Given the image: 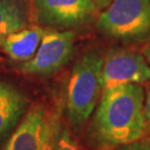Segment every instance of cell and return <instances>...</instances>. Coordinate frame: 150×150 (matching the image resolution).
Listing matches in <instances>:
<instances>
[{
  "instance_id": "5b68a950",
  "label": "cell",
  "mask_w": 150,
  "mask_h": 150,
  "mask_svg": "<svg viewBox=\"0 0 150 150\" xmlns=\"http://www.w3.org/2000/svg\"><path fill=\"white\" fill-rule=\"evenodd\" d=\"M75 33L70 30L48 29L37 52L31 59L23 61L19 70L26 75L48 76L64 67L74 54Z\"/></svg>"
},
{
  "instance_id": "7c38bea8",
  "label": "cell",
  "mask_w": 150,
  "mask_h": 150,
  "mask_svg": "<svg viewBox=\"0 0 150 150\" xmlns=\"http://www.w3.org/2000/svg\"><path fill=\"white\" fill-rule=\"evenodd\" d=\"M57 150H81L77 139L67 127L58 129Z\"/></svg>"
},
{
  "instance_id": "8fae6325",
  "label": "cell",
  "mask_w": 150,
  "mask_h": 150,
  "mask_svg": "<svg viewBox=\"0 0 150 150\" xmlns=\"http://www.w3.org/2000/svg\"><path fill=\"white\" fill-rule=\"evenodd\" d=\"M58 125L54 119L47 118L42 130V138L39 150H57Z\"/></svg>"
},
{
  "instance_id": "277c9868",
  "label": "cell",
  "mask_w": 150,
  "mask_h": 150,
  "mask_svg": "<svg viewBox=\"0 0 150 150\" xmlns=\"http://www.w3.org/2000/svg\"><path fill=\"white\" fill-rule=\"evenodd\" d=\"M95 0H32V16L42 27L67 30L82 27L97 16Z\"/></svg>"
},
{
  "instance_id": "7a4b0ae2",
  "label": "cell",
  "mask_w": 150,
  "mask_h": 150,
  "mask_svg": "<svg viewBox=\"0 0 150 150\" xmlns=\"http://www.w3.org/2000/svg\"><path fill=\"white\" fill-rule=\"evenodd\" d=\"M103 58L87 52L75 64L67 88L66 111L71 126L80 128L95 112L102 93Z\"/></svg>"
},
{
  "instance_id": "4fadbf2b",
  "label": "cell",
  "mask_w": 150,
  "mask_h": 150,
  "mask_svg": "<svg viewBox=\"0 0 150 150\" xmlns=\"http://www.w3.org/2000/svg\"><path fill=\"white\" fill-rule=\"evenodd\" d=\"M110 150H150V137H144L134 142L118 146Z\"/></svg>"
},
{
  "instance_id": "9a60e30c",
  "label": "cell",
  "mask_w": 150,
  "mask_h": 150,
  "mask_svg": "<svg viewBox=\"0 0 150 150\" xmlns=\"http://www.w3.org/2000/svg\"><path fill=\"white\" fill-rule=\"evenodd\" d=\"M142 54L145 56V58L147 59L148 64H150V37H149V39L147 40L145 47L142 49Z\"/></svg>"
},
{
  "instance_id": "3957f363",
  "label": "cell",
  "mask_w": 150,
  "mask_h": 150,
  "mask_svg": "<svg viewBox=\"0 0 150 150\" xmlns=\"http://www.w3.org/2000/svg\"><path fill=\"white\" fill-rule=\"evenodd\" d=\"M97 28L122 41L150 37V0H111L97 18Z\"/></svg>"
},
{
  "instance_id": "ba28073f",
  "label": "cell",
  "mask_w": 150,
  "mask_h": 150,
  "mask_svg": "<svg viewBox=\"0 0 150 150\" xmlns=\"http://www.w3.org/2000/svg\"><path fill=\"white\" fill-rule=\"evenodd\" d=\"M28 101L16 87L0 80V141L10 136L23 115Z\"/></svg>"
},
{
  "instance_id": "9c48e42d",
  "label": "cell",
  "mask_w": 150,
  "mask_h": 150,
  "mask_svg": "<svg viewBox=\"0 0 150 150\" xmlns=\"http://www.w3.org/2000/svg\"><path fill=\"white\" fill-rule=\"evenodd\" d=\"M47 30L48 28H43L42 26L22 28L6 38L1 48L12 60L20 62L27 61L37 52Z\"/></svg>"
},
{
  "instance_id": "6da1fadb",
  "label": "cell",
  "mask_w": 150,
  "mask_h": 150,
  "mask_svg": "<svg viewBox=\"0 0 150 150\" xmlns=\"http://www.w3.org/2000/svg\"><path fill=\"white\" fill-rule=\"evenodd\" d=\"M146 92L140 83L102 89L91 123V136L101 148L112 149L145 137Z\"/></svg>"
},
{
  "instance_id": "52a82bcc",
  "label": "cell",
  "mask_w": 150,
  "mask_h": 150,
  "mask_svg": "<svg viewBox=\"0 0 150 150\" xmlns=\"http://www.w3.org/2000/svg\"><path fill=\"white\" fill-rule=\"evenodd\" d=\"M46 120L47 115L42 107H32L11 132L5 150H39Z\"/></svg>"
},
{
  "instance_id": "2e32d148",
  "label": "cell",
  "mask_w": 150,
  "mask_h": 150,
  "mask_svg": "<svg viewBox=\"0 0 150 150\" xmlns=\"http://www.w3.org/2000/svg\"><path fill=\"white\" fill-rule=\"evenodd\" d=\"M29 1H32V0H29Z\"/></svg>"
},
{
  "instance_id": "5bb4252c",
  "label": "cell",
  "mask_w": 150,
  "mask_h": 150,
  "mask_svg": "<svg viewBox=\"0 0 150 150\" xmlns=\"http://www.w3.org/2000/svg\"><path fill=\"white\" fill-rule=\"evenodd\" d=\"M145 117L147 121V127L150 131V83L147 87L146 91V98H145Z\"/></svg>"
},
{
  "instance_id": "30bf717a",
  "label": "cell",
  "mask_w": 150,
  "mask_h": 150,
  "mask_svg": "<svg viewBox=\"0 0 150 150\" xmlns=\"http://www.w3.org/2000/svg\"><path fill=\"white\" fill-rule=\"evenodd\" d=\"M28 27V13L21 0H0V48L12 32Z\"/></svg>"
},
{
  "instance_id": "8992f818",
  "label": "cell",
  "mask_w": 150,
  "mask_h": 150,
  "mask_svg": "<svg viewBox=\"0 0 150 150\" xmlns=\"http://www.w3.org/2000/svg\"><path fill=\"white\" fill-rule=\"evenodd\" d=\"M102 87L150 82V64L144 54L129 49H112L103 58Z\"/></svg>"
}]
</instances>
